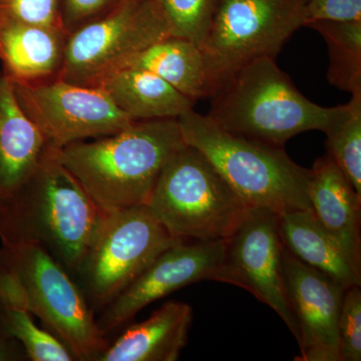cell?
<instances>
[{
	"instance_id": "cell-9",
	"label": "cell",
	"mask_w": 361,
	"mask_h": 361,
	"mask_svg": "<svg viewBox=\"0 0 361 361\" xmlns=\"http://www.w3.org/2000/svg\"><path fill=\"white\" fill-rule=\"evenodd\" d=\"M170 35V25L156 0H129L68 33L58 78L101 87L137 54Z\"/></svg>"
},
{
	"instance_id": "cell-21",
	"label": "cell",
	"mask_w": 361,
	"mask_h": 361,
	"mask_svg": "<svg viewBox=\"0 0 361 361\" xmlns=\"http://www.w3.org/2000/svg\"><path fill=\"white\" fill-rule=\"evenodd\" d=\"M305 27L319 33L329 47V82L343 92L361 94V20L313 21Z\"/></svg>"
},
{
	"instance_id": "cell-7",
	"label": "cell",
	"mask_w": 361,
	"mask_h": 361,
	"mask_svg": "<svg viewBox=\"0 0 361 361\" xmlns=\"http://www.w3.org/2000/svg\"><path fill=\"white\" fill-rule=\"evenodd\" d=\"M307 1L220 0L202 47L211 97L250 61L276 59L287 40L303 27Z\"/></svg>"
},
{
	"instance_id": "cell-20",
	"label": "cell",
	"mask_w": 361,
	"mask_h": 361,
	"mask_svg": "<svg viewBox=\"0 0 361 361\" xmlns=\"http://www.w3.org/2000/svg\"><path fill=\"white\" fill-rule=\"evenodd\" d=\"M128 66L155 73L195 103L210 99L203 51L191 40L170 35L137 54Z\"/></svg>"
},
{
	"instance_id": "cell-22",
	"label": "cell",
	"mask_w": 361,
	"mask_h": 361,
	"mask_svg": "<svg viewBox=\"0 0 361 361\" xmlns=\"http://www.w3.org/2000/svg\"><path fill=\"white\" fill-rule=\"evenodd\" d=\"M327 154L361 197V94L343 104L336 122L324 133Z\"/></svg>"
},
{
	"instance_id": "cell-2",
	"label": "cell",
	"mask_w": 361,
	"mask_h": 361,
	"mask_svg": "<svg viewBox=\"0 0 361 361\" xmlns=\"http://www.w3.org/2000/svg\"><path fill=\"white\" fill-rule=\"evenodd\" d=\"M186 145L177 118L137 121L58 149L56 158L108 212L147 206L161 171Z\"/></svg>"
},
{
	"instance_id": "cell-28",
	"label": "cell",
	"mask_w": 361,
	"mask_h": 361,
	"mask_svg": "<svg viewBox=\"0 0 361 361\" xmlns=\"http://www.w3.org/2000/svg\"><path fill=\"white\" fill-rule=\"evenodd\" d=\"M319 20L360 21L361 0H308L303 26Z\"/></svg>"
},
{
	"instance_id": "cell-5",
	"label": "cell",
	"mask_w": 361,
	"mask_h": 361,
	"mask_svg": "<svg viewBox=\"0 0 361 361\" xmlns=\"http://www.w3.org/2000/svg\"><path fill=\"white\" fill-rule=\"evenodd\" d=\"M177 121L185 142L206 157L248 208L311 210L310 170L283 148L233 135L194 110Z\"/></svg>"
},
{
	"instance_id": "cell-26",
	"label": "cell",
	"mask_w": 361,
	"mask_h": 361,
	"mask_svg": "<svg viewBox=\"0 0 361 361\" xmlns=\"http://www.w3.org/2000/svg\"><path fill=\"white\" fill-rule=\"evenodd\" d=\"M8 20L65 30L59 0H0V23Z\"/></svg>"
},
{
	"instance_id": "cell-6",
	"label": "cell",
	"mask_w": 361,
	"mask_h": 361,
	"mask_svg": "<svg viewBox=\"0 0 361 361\" xmlns=\"http://www.w3.org/2000/svg\"><path fill=\"white\" fill-rule=\"evenodd\" d=\"M147 206L182 241L227 239L248 210L206 157L189 145L161 171Z\"/></svg>"
},
{
	"instance_id": "cell-4",
	"label": "cell",
	"mask_w": 361,
	"mask_h": 361,
	"mask_svg": "<svg viewBox=\"0 0 361 361\" xmlns=\"http://www.w3.org/2000/svg\"><path fill=\"white\" fill-rule=\"evenodd\" d=\"M0 306L21 308L39 317L75 360L97 361L108 348L82 289L35 242L2 244Z\"/></svg>"
},
{
	"instance_id": "cell-24",
	"label": "cell",
	"mask_w": 361,
	"mask_h": 361,
	"mask_svg": "<svg viewBox=\"0 0 361 361\" xmlns=\"http://www.w3.org/2000/svg\"><path fill=\"white\" fill-rule=\"evenodd\" d=\"M170 25L171 35L191 40L202 49L220 0H156Z\"/></svg>"
},
{
	"instance_id": "cell-14",
	"label": "cell",
	"mask_w": 361,
	"mask_h": 361,
	"mask_svg": "<svg viewBox=\"0 0 361 361\" xmlns=\"http://www.w3.org/2000/svg\"><path fill=\"white\" fill-rule=\"evenodd\" d=\"M51 147L21 109L13 82L0 70V206L18 194Z\"/></svg>"
},
{
	"instance_id": "cell-11",
	"label": "cell",
	"mask_w": 361,
	"mask_h": 361,
	"mask_svg": "<svg viewBox=\"0 0 361 361\" xmlns=\"http://www.w3.org/2000/svg\"><path fill=\"white\" fill-rule=\"evenodd\" d=\"M13 87L21 109L54 148L114 135L135 123L102 87L58 78Z\"/></svg>"
},
{
	"instance_id": "cell-29",
	"label": "cell",
	"mask_w": 361,
	"mask_h": 361,
	"mask_svg": "<svg viewBox=\"0 0 361 361\" xmlns=\"http://www.w3.org/2000/svg\"><path fill=\"white\" fill-rule=\"evenodd\" d=\"M13 338L0 334V361L21 360L25 353H21Z\"/></svg>"
},
{
	"instance_id": "cell-3",
	"label": "cell",
	"mask_w": 361,
	"mask_h": 361,
	"mask_svg": "<svg viewBox=\"0 0 361 361\" xmlns=\"http://www.w3.org/2000/svg\"><path fill=\"white\" fill-rule=\"evenodd\" d=\"M210 99L206 116L218 127L280 148L301 133L326 132L343 106L311 102L271 58L242 66Z\"/></svg>"
},
{
	"instance_id": "cell-8",
	"label": "cell",
	"mask_w": 361,
	"mask_h": 361,
	"mask_svg": "<svg viewBox=\"0 0 361 361\" xmlns=\"http://www.w3.org/2000/svg\"><path fill=\"white\" fill-rule=\"evenodd\" d=\"M180 241L171 236L148 206L108 211L75 273L92 310H104L161 252Z\"/></svg>"
},
{
	"instance_id": "cell-15",
	"label": "cell",
	"mask_w": 361,
	"mask_h": 361,
	"mask_svg": "<svg viewBox=\"0 0 361 361\" xmlns=\"http://www.w3.org/2000/svg\"><path fill=\"white\" fill-rule=\"evenodd\" d=\"M68 33L21 21L0 23V70L14 85H33L59 77Z\"/></svg>"
},
{
	"instance_id": "cell-13",
	"label": "cell",
	"mask_w": 361,
	"mask_h": 361,
	"mask_svg": "<svg viewBox=\"0 0 361 361\" xmlns=\"http://www.w3.org/2000/svg\"><path fill=\"white\" fill-rule=\"evenodd\" d=\"M287 295L297 327V361H341L338 325L345 288L324 273L304 264L284 246Z\"/></svg>"
},
{
	"instance_id": "cell-16",
	"label": "cell",
	"mask_w": 361,
	"mask_h": 361,
	"mask_svg": "<svg viewBox=\"0 0 361 361\" xmlns=\"http://www.w3.org/2000/svg\"><path fill=\"white\" fill-rule=\"evenodd\" d=\"M307 196L320 224L361 268V197L329 154L310 169Z\"/></svg>"
},
{
	"instance_id": "cell-27",
	"label": "cell",
	"mask_w": 361,
	"mask_h": 361,
	"mask_svg": "<svg viewBox=\"0 0 361 361\" xmlns=\"http://www.w3.org/2000/svg\"><path fill=\"white\" fill-rule=\"evenodd\" d=\"M61 20L66 32L103 18L129 0H59Z\"/></svg>"
},
{
	"instance_id": "cell-10",
	"label": "cell",
	"mask_w": 361,
	"mask_h": 361,
	"mask_svg": "<svg viewBox=\"0 0 361 361\" xmlns=\"http://www.w3.org/2000/svg\"><path fill=\"white\" fill-rule=\"evenodd\" d=\"M278 215L269 209L248 208L236 229L225 239L224 255L214 281L250 292L279 315L298 341V327L285 286L284 245Z\"/></svg>"
},
{
	"instance_id": "cell-17",
	"label": "cell",
	"mask_w": 361,
	"mask_h": 361,
	"mask_svg": "<svg viewBox=\"0 0 361 361\" xmlns=\"http://www.w3.org/2000/svg\"><path fill=\"white\" fill-rule=\"evenodd\" d=\"M193 310L189 304L170 301L148 319L133 324L97 361H175L186 346Z\"/></svg>"
},
{
	"instance_id": "cell-25",
	"label": "cell",
	"mask_w": 361,
	"mask_h": 361,
	"mask_svg": "<svg viewBox=\"0 0 361 361\" xmlns=\"http://www.w3.org/2000/svg\"><path fill=\"white\" fill-rule=\"evenodd\" d=\"M339 353L341 361L361 360V289H345L342 298L338 325Z\"/></svg>"
},
{
	"instance_id": "cell-19",
	"label": "cell",
	"mask_w": 361,
	"mask_h": 361,
	"mask_svg": "<svg viewBox=\"0 0 361 361\" xmlns=\"http://www.w3.org/2000/svg\"><path fill=\"white\" fill-rule=\"evenodd\" d=\"M99 87L135 122L178 118L195 104L155 73L134 66L116 71Z\"/></svg>"
},
{
	"instance_id": "cell-12",
	"label": "cell",
	"mask_w": 361,
	"mask_h": 361,
	"mask_svg": "<svg viewBox=\"0 0 361 361\" xmlns=\"http://www.w3.org/2000/svg\"><path fill=\"white\" fill-rule=\"evenodd\" d=\"M225 240L180 241L161 252L97 320L104 336L127 324L140 311L188 285L214 280L224 255Z\"/></svg>"
},
{
	"instance_id": "cell-23",
	"label": "cell",
	"mask_w": 361,
	"mask_h": 361,
	"mask_svg": "<svg viewBox=\"0 0 361 361\" xmlns=\"http://www.w3.org/2000/svg\"><path fill=\"white\" fill-rule=\"evenodd\" d=\"M0 334L20 342L32 361H71L75 355L59 337L35 324L28 311L0 306Z\"/></svg>"
},
{
	"instance_id": "cell-1",
	"label": "cell",
	"mask_w": 361,
	"mask_h": 361,
	"mask_svg": "<svg viewBox=\"0 0 361 361\" xmlns=\"http://www.w3.org/2000/svg\"><path fill=\"white\" fill-rule=\"evenodd\" d=\"M51 147L18 194L0 206L2 244L35 242L75 276L106 211L58 160Z\"/></svg>"
},
{
	"instance_id": "cell-18",
	"label": "cell",
	"mask_w": 361,
	"mask_h": 361,
	"mask_svg": "<svg viewBox=\"0 0 361 361\" xmlns=\"http://www.w3.org/2000/svg\"><path fill=\"white\" fill-rule=\"evenodd\" d=\"M285 248L304 264L324 273L344 288L360 286L361 268L320 224L312 210H292L278 215Z\"/></svg>"
}]
</instances>
